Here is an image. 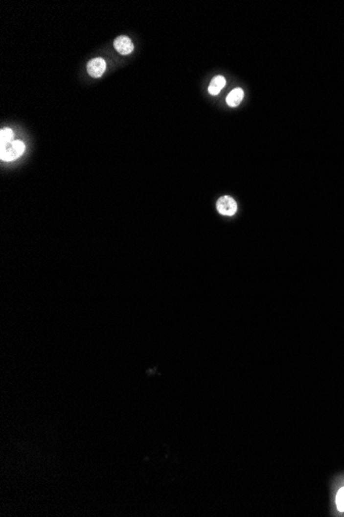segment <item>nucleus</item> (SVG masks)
<instances>
[{
    "instance_id": "obj_1",
    "label": "nucleus",
    "mask_w": 344,
    "mask_h": 517,
    "mask_svg": "<svg viewBox=\"0 0 344 517\" xmlns=\"http://www.w3.org/2000/svg\"><path fill=\"white\" fill-rule=\"evenodd\" d=\"M25 152V144L22 141H13L0 145V158L2 161H13L21 157Z\"/></svg>"
},
{
    "instance_id": "obj_2",
    "label": "nucleus",
    "mask_w": 344,
    "mask_h": 517,
    "mask_svg": "<svg viewBox=\"0 0 344 517\" xmlns=\"http://www.w3.org/2000/svg\"><path fill=\"white\" fill-rule=\"evenodd\" d=\"M217 210L224 216H233L237 211V204L231 196L225 195L218 201Z\"/></svg>"
},
{
    "instance_id": "obj_3",
    "label": "nucleus",
    "mask_w": 344,
    "mask_h": 517,
    "mask_svg": "<svg viewBox=\"0 0 344 517\" xmlns=\"http://www.w3.org/2000/svg\"><path fill=\"white\" fill-rule=\"evenodd\" d=\"M106 69V62L102 58H94L87 64V71L93 78H100Z\"/></svg>"
},
{
    "instance_id": "obj_4",
    "label": "nucleus",
    "mask_w": 344,
    "mask_h": 517,
    "mask_svg": "<svg viewBox=\"0 0 344 517\" xmlns=\"http://www.w3.org/2000/svg\"><path fill=\"white\" fill-rule=\"evenodd\" d=\"M114 47L121 55L130 54L134 49V46L132 44L131 39L125 35H121L119 37H116L114 43Z\"/></svg>"
},
{
    "instance_id": "obj_5",
    "label": "nucleus",
    "mask_w": 344,
    "mask_h": 517,
    "mask_svg": "<svg viewBox=\"0 0 344 517\" xmlns=\"http://www.w3.org/2000/svg\"><path fill=\"white\" fill-rule=\"evenodd\" d=\"M225 85H226V79H225L224 77H222V76L214 77L212 78V81L209 84V87H208L209 94L218 95L221 92L222 89L225 87Z\"/></svg>"
},
{
    "instance_id": "obj_6",
    "label": "nucleus",
    "mask_w": 344,
    "mask_h": 517,
    "mask_svg": "<svg viewBox=\"0 0 344 517\" xmlns=\"http://www.w3.org/2000/svg\"><path fill=\"white\" fill-rule=\"evenodd\" d=\"M243 96H244V92L242 89L240 88H236L234 89V90H232L230 92V94L227 96V103L229 106H237L241 101L243 99Z\"/></svg>"
},
{
    "instance_id": "obj_7",
    "label": "nucleus",
    "mask_w": 344,
    "mask_h": 517,
    "mask_svg": "<svg viewBox=\"0 0 344 517\" xmlns=\"http://www.w3.org/2000/svg\"><path fill=\"white\" fill-rule=\"evenodd\" d=\"M14 141V131L11 128H3L0 131V145Z\"/></svg>"
},
{
    "instance_id": "obj_8",
    "label": "nucleus",
    "mask_w": 344,
    "mask_h": 517,
    "mask_svg": "<svg viewBox=\"0 0 344 517\" xmlns=\"http://www.w3.org/2000/svg\"><path fill=\"white\" fill-rule=\"evenodd\" d=\"M336 505L340 512L344 511V487L340 489V491H338L336 495Z\"/></svg>"
}]
</instances>
